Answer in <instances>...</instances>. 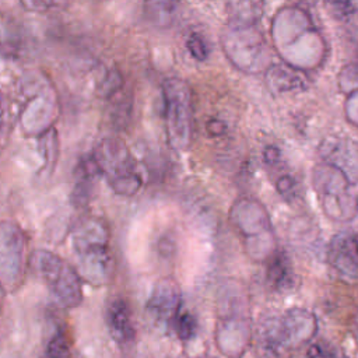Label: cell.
Masks as SVG:
<instances>
[{"label": "cell", "instance_id": "f1b7e54d", "mask_svg": "<svg viewBox=\"0 0 358 358\" xmlns=\"http://www.w3.org/2000/svg\"><path fill=\"white\" fill-rule=\"evenodd\" d=\"M201 358H214V357H201Z\"/></svg>", "mask_w": 358, "mask_h": 358}, {"label": "cell", "instance_id": "603a6c76", "mask_svg": "<svg viewBox=\"0 0 358 358\" xmlns=\"http://www.w3.org/2000/svg\"><path fill=\"white\" fill-rule=\"evenodd\" d=\"M71 0H18L20 6L29 13H49L67 7Z\"/></svg>", "mask_w": 358, "mask_h": 358}, {"label": "cell", "instance_id": "52a82bcc", "mask_svg": "<svg viewBox=\"0 0 358 358\" xmlns=\"http://www.w3.org/2000/svg\"><path fill=\"white\" fill-rule=\"evenodd\" d=\"M91 157L109 187L119 196H134L143 178L127 145L119 138L102 140Z\"/></svg>", "mask_w": 358, "mask_h": 358}, {"label": "cell", "instance_id": "277c9868", "mask_svg": "<svg viewBox=\"0 0 358 358\" xmlns=\"http://www.w3.org/2000/svg\"><path fill=\"white\" fill-rule=\"evenodd\" d=\"M221 46L227 59L242 73H266L273 64L259 22L228 20L221 35Z\"/></svg>", "mask_w": 358, "mask_h": 358}, {"label": "cell", "instance_id": "e0dca14e", "mask_svg": "<svg viewBox=\"0 0 358 358\" xmlns=\"http://www.w3.org/2000/svg\"><path fill=\"white\" fill-rule=\"evenodd\" d=\"M266 278L271 289L277 292H288L295 285V271L285 252L275 250L267 260Z\"/></svg>", "mask_w": 358, "mask_h": 358}, {"label": "cell", "instance_id": "9c48e42d", "mask_svg": "<svg viewBox=\"0 0 358 358\" xmlns=\"http://www.w3.org/2000/svg\"><path fill=\"white\" fill-rule=\"evenodd\" d=\"M28 263L57 303L64 308H76L81 303V275L60 256L48 249H36L31 253Z\"/></svg>", "mask_w": 358, "mask_h": 358}, {"label": "cell", "instance_id": "ffe728a7", "mask_svg": "<svg viewBox=\"0 0 358 358\" xmlns=\"http://www.w3.org/2000/svg\"><path fill=\"white\" fill-rule=\"evenodd\" d=\"M306 358H347V355L333 343L319 340L313 341L306 348Z\"/></svg>", "mask_w": 358, "mask_h": 358}, {"label": "cell", "instance_id": "3957f363", "mask_svg": "<svg viewBox=\"0 0 358 358\" xmlns=\"http://www.w3.org/2000/svg\"><path fill=\"white\" fill-rule=\"evenodd\" d=\"M59 99L52 81L41 71H28L18 84L17 117L27 136L41 137L55 127Z\"/></svg>", "mask_w": 358, "mask_h": 358}, {"label": "cell", "instance_id": "484cf974", "mask_svg": "<svg viewBox=\"0 0 358 358\" xmlns=\"http://www.w3.org/2000/svg\"><path fill=\"white\" fill-rule=\"evenodd\" d=\"M329 4L330 11L341 20H345L352 15L354 11V4L352 0H326Z\"/></svg>", "mask_w": 358, "mask_h": 358}, {"label": "cell", "instance_id": "cb8c5ba5", "mask_svg": "<svg viewBox=\"0 0 358 358\" xmlns=\"http://www.w3.org/2000/svg\"><path fill=\"white\" fill-rule=\"evenodd\" d=\"M173 329L180 340H190L197 333V320L190 312L182 310L175 322Z\"/></svg>", "mask_w": 358, "mask_h": 358}, {"label": "cell", "instance_id": "8992f818", "mask_svg": "<svg viewBox=\"0 0 358 358\" xmlns=\"http://www.w3.org/2000/svg\"><path fill=\"white\" fill-rule=\"evenodd\" d=\"M313 189L323 213L333 221H350L358 214V196L352 179L340 168L320 162L313 168Z\"/></svg>", "mask_w": 358, "mask_h": 358}, {"label": "cell", "instance_id": "7c38bea8", "mask_svg": "<svg viewBox=\"0 0 358 358\" xmlns=\"http://www.w3.org/2000/svg\"><path fill=\"white\" fill-rule=\"evenodd\" d=\"M25 236L11 220L0 225V280L4 292H14L22 282L25 271Z\"/></svg>", "mask_w": 358, "mask_h": 358}, {"label": "cell", "instance_id": "44dd1931", "mask_svg": "<svg viewBox=\"0 0 358 358\" xmlns=\"http://www.w3.org/2000/svg\"><path fill=\"white\" fill-rule=\"evenodd\" d=\"M38 140H39V150L43 157L45 165L53 166L57 159V133L55 127L46 131L45 134H42L41 137H38Z\"/></svg>", "mask_w": 358, "mask_h": 358}, {"label": "cell", "instance_id": "4fadbf2b", "mask_svg": "<svg viewBox=\"0 0 358 358\" xmlns=\"http://www.w3.org/2000/svg\"><path fill=\"white\" fill-rule=\"evenodd\" d=\"M182 312V295L178 282L173 278L159 280L147 301L145 313L150 322L161 330L175 326Z\"/></svg>", "mask_w": 358, "mask_h": 358}, {"label": "cell", "instance_id": "9a60e30c", "mask_svg": "<svg viewBox=\"0 0 358 358\" xmlns=\"http://www.w3.org/2000/svg\"><path fill=\"white\" fill-rule=\"evenodd\" d=\"M106 323L112 338L119 345H129L134 341L136 327L129 302L122 298H113L106 309Z\"/></svg>", "mask_w": 358, "mask_h": 358}, {"label": "cell", "instance_id": "5bb4252c", "mask_svg": "<svg viewBox=\"0 0 358 358\" xmlns=\"http://www.w3.org/2000/svg\"><path fill=\"white\" fill-rule=\"evenodd\" d=\"M327 262L341 280H358V235L351 231L337 232L329 242Z\"/></svg>", "mask_w": 358, "mask_h": 358}, {"label": "cell", "instance_id": "ba28073f", "mask_svg": "<svg viewBox=\"0 0 358 358\" xmlns=\"http://www.w3.org/2000/svg\"><path fill=\"white\" fill-rule=\"evenodd\" d=\"M164 122L168 144L175 151L189 148L193 137V96L189 84L171 77L162 84Z\"/></svg>", "mask_w": 358, "mask_h": 358}, {"label": "cell", "instance_id": "2e32d148", "mask_svg": "<svg viewBox=\"0 0 358 358\" xmlns=\"http://www.w3.org/2000/svg\"><path fill=\"white\" fill-rule=\"evenodd\" d=\"M267 85L274 92H292L306 88L308 78L303 70L295 69L287 63L271 64L264 73Z\"/></svg>", "mask_w": 358, "mask_h": 358}, {"label": "cell", "instance_id": "7402d4cb", "mask_svg": "<svg viewBox=\"0 0 358 358\" xmlns=\"http://www.w3.org/2000/svg\"><path fill=\"white\" fill-rule=\"evenodd\" d=\"M39 358H73L66 337L62 333L55 334L48 341Z\"/></svg>", "mask_w": 358, "mask_h": 358}, {"label": "cell", "instance_id": "5b68a950", "mask_svg": "<svg viewBox=\"0 0 358 358\" xmlns=\"http://www.w3.org/2000/svg\"><path fill=\"white\" fill-rule=\"evenodd\" d=\"M229 221L253 260L264 262L277 250L268 213L259 200L238 199L229 210Z\"/></svg>", "mask_w": 358, "mask_h": 358}, {"label": "cell", "instance_id": "6da1fadb", "mask_svg": "<svg viewBox=\"0 0 358 358\" xmlns=\"http://www.w3.org/2000/svg\"><path fill=\"white\" fill-rule=\"evenodd\" d=\"M271 43L282 63L306 70L320 63L323 42L309 15L298 7H282L271 20Z\"/></svg>", "mask_w": 358, "mask_h": 358}, {"label": "cell", "instance_id": "83f0119b", "mask_svg": "<svg viewBox=\"0 0 358 358\" xmlns=\"http://www.w3.org/2000/svg\"><path fill=\"white\" fill-rule=\"evenodd\" d=\"M352 334H354V338H355V341L358 344V313L352 319Z\"/></svg>", "mask_w": 358, "mask_h": 358}, {"label": "cell", "instance_id": "8fae6325", "mask_svg": "<svg viewBox=\"0 0 358 358\" xmlns=\"http://www.w3.org/2000/svg\"><path fill=\"white\" fill-rule=\"evenodd\" d=\"M215 344L228 358H241L250 345L252 326L246 302L232 294L229 302L221 303L215 324Z\"/></svg>", "mask_w": 358, "mask_h": 358}, {"label": "cell", "instance_id": "4316f807", "mask_svg": "<svg viewBox=\"0 0 358 358\" xmlns=\"http://www.w3.org/2000/svg\"><path fill=\"white\" fill-rule=\"evenodd\" d=\"M277 190L278 193L287 199V200H292L295 196H296V182L295 179H292L291 176L285 175V176H281L278 180H277Z\"/></svg>", "mask_w": 358, "mask_h": 358}, {"label": "cell", "instance_id": "d4e9b609", "mask_svg": "<svg viewBox=\"0 0 358 358\" xmlns=\"http://www.w3.org/2000/svg\"><path fill=\"white\" fill-rule=\"evenodd\" d=\"M187 48H189V52L190 55L199 60V62H203L207 59L208 56V49L206 46V42L204 39L199 35V34H192L187 39Z\"/></svg>", "mask_w": 358, "mask_h": 358}, {"label": "cell", "instance_id": "ac0fdd59", "mask_svg": "<svg viewBox=\"0 0 358 358\" xmlns=\"http://www.w3.org/2000/svg\"><path fill=\"white\" fill-rule=\"evenodd\" d=\"M101 176L94 158L90 155L80 161L76 171L74 189L71 192V203L78 208L87 206L92 194L95 179Z\"/></svg>", "mask_w": 358, "mask_h": 358}, {"label": "cell", "instance_id": "7a4b0ae2", "mask_svg": "<svg viewBox=\"0 0 358 358\" xmlns=\"http://www.w3.org/2000/svg\"><path fill=\"white\" fill-rule=\"evenodd\" d=\"M71 245L81 278L95 287L110 281L113 271L110 231L102 218L80 220L71 232Z\"/></svg>", "mask_w": 358, "mask_h": 358}, {"label": "cell", "instance_id": "30bf717a", "mask_svg": "<svg viewBox=\"0 0 358 358\" xmlns=\"http://www.w3.org/2000/svg\"><path fill=\"white\" fill-rule=\"evenodd\" d=\"M316 333L317 319L305 308H291L278 317H270L260 330L264 348L275 354L310 343Z\"/></svg>", "mask_w": 358, "mask_h": 358}, {"label": "cell", "instance_id": "d6986e66", "mask_svg": "<svg viewBox=\"0 0 358 358\" xmlns=\"http://www.w3.org/2000/svg\"><path fill=\"white\" fill-rule=\"evenodd\" d=\"M179 3L180 0H143V8L152 25L166 28L173 22Z\"/></svg>", "mask_w": 358, "mask_h": 358}]
</instances>
